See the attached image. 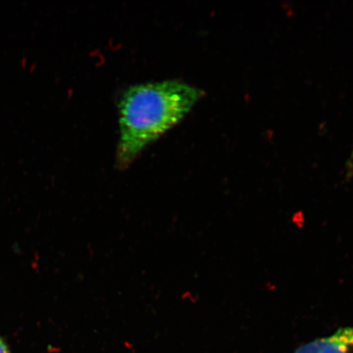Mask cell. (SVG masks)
I'll return each mask as SVG.
<instances>
[{
  "instance_id": "obj_1",
  "label": "cell",
  "mask_w": 353,
  "mask_h": 353,
  "mask_svg": "<svg viewBox=\"0 0 353 353\" xmlns=\"http://www.w3.org/2000/svg\"><path fill=\"white\" fill-rule=\"evenodd\" d=\"M203 95L201 88L176 79L128 88L119 103L117 169L127 170L149 144L178 125Z\"/></svg>"
},
{
  "instance_id": "obj_2",
  "label": "cell",
  "mask_w": 353,
  "mask_h": 353,
  "mask_svg": "<svg viewBox=\"0 0 353 353\" xmlns=\"http://www.w3.org/2000/svg\"><path fill=\"white\" fill-rule=\"evenodd\" d=\"M294 353H353V328L339 330L328 338L299 347Z\"/></svg>"
},
{
  "instance_id": "obj_3",
  "label": "cell",
  "mask_w": 353,
  "mask_h": 353,
  "mask_svg": "<svg viewBox=\"0 0 353 353\" xmlns=\"http://www.w3.org/2000/svg\"><path fill=\"white\" fill-rule=\"evenodd\" d=\"M0 353H11L10 348L1 337H0Z\"/></svg>"
}]
</instances>
